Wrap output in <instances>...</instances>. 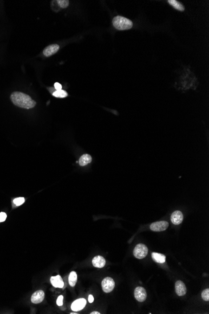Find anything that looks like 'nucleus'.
<instances>
[{
    "instance_id": "nucleus-1",
    "label": "nucleus",
    "mask_w": 209,
    "mask_h": 314,
    "mask_svg": "<svg viewBox=\"0 0 209 314\" xmlns=\"http://www.w3.org/2000/svg\"><path fill=\"white\" fill-rule=\"evenodd\" d=\"M11 100L15 106L23 109H30L36 106V102L30 96L20 92H15L11 95Z\"/></svg>"
},
{
    "instance_id": "nucleus-2",
    "label": "nucleus",
    "mask_w": 209,
    "mask_h": 314,
    "mask_svg": "<svg viewBox=\"0 0 209 314\" xmlns=\"http://www.w3.org/2000/svg\"><path fill=\"white\" fill-rule=\"evenodd\" d=\"M112 23L113 27L119 30H127L131 29L133 27V22L130 19L121 16H115Z\"/></svg>"
},
{
    "instance_id": "nucleus-3",
    "label": "nucleus",
    "mask_w": 209,
    "mask_h": 314,
    "mask_svg": "<svg viewBox=\"0 0 209 314\" xmlns=\"http://www.w3.org/2000/svg\"><path fill=\"white\" fill-rule=\"evenodd\" d=\"M148 254V248L144 244H138L133 250V254L135 258L143 259L147 257Z\"/></svg>"
},
{
    "instance_id": "nucleus-4",
    "label": "nucleus",
    "mask_w": 209,
    "mask_h": 314,
    "mask_svg": "<svg viewBox=\"0 0 209 314\" xmlns=\"http://www.w3.org/2000/svg\"><path fill=\"white\" fill-rule=\"evenodd\" d=\"M115 283L113 279L110 277L105 278L102 282V289L105 293H110L112 292L115 288Z\"/></svg>"
},
{
    "instance_id": "nucleus-5",
    "label": "nucleus",
    "mask_w": 209,
    "mask_h": 314,
    "mask_svg": "<svg viewBox=\"0 0 209 314\" xmlns=\"http://www.w3.org/2000/svg\"><path fill=\"white\" fill-rule=\"evenodd\" d=\"M168 223L167 221H158V222H155L153 223L150 226V230L153 231H163L167 230V228L168 227Z\"/></svg>"
},
{
    "instance_id": "nucleus-6",
    "label": "nucleus",
    "mask_w": 209,
    "mask_h": 314,
    "mask_svg": "<svg viewBox=\"0 0 209 314\" xmlns=\"http://www.w3.org/2000/svg\"><path fill=\"white\" fill-rule=\"evenodd\" d=\"M135 298L140 302H144L147 298V292L144 288L142 286L136 287L134 292Z\"/></svg>"
},
{
    "instance_id": "nucleus-7",
    "label": "nucleus",
    "mask_w": 209,
    "mask_h": 314,
    "mask_svg": "<svg viewBox=\"0 0 209 314\" xmlns=\"http://www.w3.org/2000/svg\"><path fill=\"white\" fill-rule=\"evenodd\" d=\"M59 49H60L59 45L57 44H52L46 47L43 50V53L45 57H50L51 55L55 54L56 52L59 50Z\"/></svg>"
},
{
    "instance_id": "nucleus-8",
    "label": "nucleus",
    "mask_w": 209,
    "mask_h": 314,
    "mask_svg": "<svg viewBox=\"0 0 209 314\" xmlns=\"http://www.w3.org/2000/svg\"><path fill=\"white\" fill-rule=\"evenodd\" d=\"M87 304V301L84 298L78 299L73 302L71 304V309L72 310L77 312L82 310Z\"/></svg>"
},
{
    "instance_id": "nucleus-9",
    "label": "nucleus",
    "mask_w": 209,
    "mask_h": 314,
    "mask_svg": "<svg viewBox=\"0 0 209 314\" xmlns=\"http://www.w3.org/2000/svg\"><path fill=\"white\" fill-rule=\"evenodd\" d=\"M175 292L179 296H184L187 293V288L185 286V285L182 281L179 280L177 282H176L175 285Z\"/></svg>"
},
{
    "instance_id": "nucleus-10",
    "label": "nucleus",
    "mask_w": 209,
    "mask_h": 314,
    "mask_svg": "<svg viewBox=\"0 0 209 314\" xmlns=\"http://www.w3.org/2000/svg\"><path fill=\"white\" fill-rule=\"evenodd\" d=\"M44 298V292L43 290H38L33 294L31 300L33 304H40L43 302Z\"/></svg>"
},
{
    "instance_id": "nucleus-11",
    "label": "nucleus",
    "mask_w": 209,
    "mask_h": 314,
    "mask_svg": "<svg viewBox=\"0 0 209 314\" xmlns=\"http://www.w3.org/2000/svg\"><path fill=\"white\" fill-rule=\"evenodd\" d=\"M183 220H184V215L180 211H175L171 215V221L174 225H180L182 223Z\"/></svg>"
},
{
    "instance_id": "nucleus-12",
    "label": "nucleus",
    "mask_w": 209,
    "mask_h": 314,
    "mask_svg": "<svg viewBox=\"0 0 209 314\" xmlns=\"http://www.w3.org/2000/svg\"><path fill=\"white\" fill-rule=\"evenodd\" d=\"M50 282L52 285L55 288H60V289H62L64 286V282L60 275L51 277L50 278Z\"/></svg>"
},
{
    "instance_id": "nucleus-13",
    "label": "nucleus",
    "mask_w": 209,
    "mask_h": 314,
    "mask_svg": "<svg viewBox=\"0 0 209 314\" xmlns=\"http://www.w3.org/2000/svg\"><path fill=\"white\" fill-rule=\"evenodd\" d=\"M92 264L96 268H103L106 264V261L102 256H96L92 260Z\"/></svg>"
},
{
    "instance_id": "nucleus-14",
    "label": "nucleus",
    "mask_w": 209,
    "mask_h": 314,
    "mask_svg": "<svg viewBox=\"0 0 209 314\" xmlns=\"http://www.w3.org/2000/svg\"><path fill=\"white\" fill-rule=\"evenodd\" d=\"M152 259L155 261H156V263H164L165 262V261H166V257L164 254H161V253H155V252L152 253Z\"/></svg>"
},
{
    "instance_id": "nucleus-15",
    "label": "nucleus",
    "mask_w": 209,
    "mask_h": 314,
    "mask_svg": "<svg viewBox=\"0 0 209 314\" xmlns=\"http://www.w3.org/2000/svg\"><path fill=\"white\" fill-rule=\"evenodd\" d=\"M91 160H92V158H91L90 155L87 154H83L80 158L79 164L81 166H84L90 163L91 162Z\"/></svg>"
},
{
    "instance_id": "nucleus-16",
    "label": "nucleus",
    "mask_w": 209,
    "mask_h": 314,
    "mask_svg": "<svg viewBox=\"0 0 209 314\" xmlns=\"http://www.w3.org/2000/svg\"><path fill=\"white\" fill-rule=\"evenodd\" d=\"M168 2L176 10H177L180 11H184L185 10L184 6H183L180 2L176 1V0H168Z\"/></svg>"
},
{
    "instance_id": "nucleus-17",
    "label": "nucleus",
    "mask_w": 209,
    "mask_h": 314,
    "mask_svg": "<svg viewBox=\"0 0 209 314\" xmlns=\"http://www.w3.org/2000/svg\"><path fill=\"white\" fill-rule=\"evenodd\" d=\"M69 284L71 286H75L77 282V275L75 272H71L68 278Z\"/></svg>"
},
{
    "instance_id": "nucleus-18",
    "label": "nucleus",
    "mask_w": 209,
    "mask_h": 314,
    "mask_svg": "<svg viewBox=\"0 0 209 314\" xmlns=\"http://www.w3.org/2000/svg\"><path fill=\"white\" fill-rule=\"evenodd\" d=\"M52 95L56 98H64L68 96V94L67 92L63 90H55V92H53V93L52 94Z\"/></svg>"
},
{
    "instance_id": "nucleus-19",
    "label": "nucleus",
    "mask_w": 209,
    "mask_h": 314,
    "mask_svg": "<svg viewBox=\"0 0 209 314\" xmlns=\"http://www.w3.org/2000/svg\"><path fill=\"white\" fill-rule=\"evenodd\" d=\"M56 1L62 8H67L69 5V1L68 0H58Z\"/></svg>"
},
{
    "instance_id": "nucleus-20",
    "label": "nucleus",
    "mask_w": 209,
    "mask_h": 314,
    "mask_svg": "<svg viewBox=\"0 0 209 314\" xmlns=\"http://www.w3.org/2000/svg\"><path fill=\"white\" fill-rule=\"evenodd\" d=\"M24 198H23V197H20V198H17L16 199H15L13 200V203L17 206H20L21 205H23L24 202Z\"/></svg>"
},
{
    "instance_id": "nucleus-21",
    "label": "nucleus",
    "mask_w": 209,
    "mask_h": 314,
    "mask_svg": "<svg viewBox=\"0 0 209 314\" xmlns=\"http://www.w3.org/2000/svg\"><path fill=\"white\" fill-rule=\"evenodd\" d=\"M202 297L205 301L209 300V289H207L202 293Z\"/></svg>"
},
{
    "instance_id": "nucleus-22",
    "label": "nucleus",
    "mask_w": 209,
    "mask_h": 314,
    "mask_svg": "<svg viewBox=\"0 0 209 314\" xmlns=\"http://www.w3.org/2000/svg\"><path fill=\"white\" fill-rule=\"evenodd\" d=\"M6 217H7V215H6V214L4 212H1L0 213V223H1V222H3L6 220Z\"/></svg>"
},
{
    "instance_id": "nucleus-23",
    "label": "nucleus",
    "mask_w": 209,
    "mask_h": 314,
    "mask_svg": "<svg viewBox=\"0 0 209 314\" xmlns=\"http://www.w3.org/2000/svg\"><path fill=\"white\" fill-rule=\"evenodd\" d=\"M63 297L62 295H60L58 297L57 300H56V304L58 305V306H62L63 305Z\"/></svg>"
},
{
    "instance_id": "nucleus-24",
    "label": "nucleus",
    "mask_w": 209,
    "mask_h": 314,
    "mask_svg": "<svg viewBox=\"0 0 209 314\" xmlns=\"http://www.w3.org/2000/svg\"><path fill=\"white\" fill-rule=\"evenodd\" d=\"M54 88L55 89V90H62V86L58 82H56L55 84H54Z\"/></svg>"
},
{
    "instance_id": "nucleus-25",
    "label": "nucleus",
    "mask_w": 209,
    "mask_h": 314,
    "mask_svg": "<svg viewBox=\"0 0 209 314\" xmlns=\"http://www.w3.org/2000/svg\"><path fill=\"white\" fill-rule=\"evenodd\" d=\"M93 301H94V298H93V295H90L88 296V302H89L90 303H93Z\"/></svg>"
},
{
    "instance_id": "nucleus-26",
    "label": "nucleus",
    "mask_w": 209,
    "mask_h": 314,
    "mask_svg": "<svg viewBox=\"0 0 209 314\" xmlns=\"http://www.w3.org/2000/svg\"><path fill=\"white\" fill-rule=\"evenodd\" d=\"M91 313V314H100V313L98 312H91V313Z\"/></svg>"
}]
</instances>
